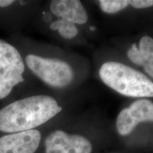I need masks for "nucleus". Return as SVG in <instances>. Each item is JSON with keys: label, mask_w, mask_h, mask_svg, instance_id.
Listing matches in <instances>:
<instances>
[{"label": "nucleus", "mask_w": 153, "mask_h": 153, "mask_svg": "<svg viewBox=\"0 0 153 153\" xmlns=\"http://www.w3.org/2000/svg\"><path fill=\"white\" fill-rule=\"evenodd\" d=\"M52 97L35 95L19 99L0 109V131L14 133L33 130L61 112Z\"/></svg>", "instance_id": "1"}, {"label": "nucleus", "mask_w": 153, "mask_h": 153, "mask_svg": "<svg viewBox=\"0 0 153 153\" xmlns=\"http://www.w3.org/2000/svg\"><path fill=\"white\" fill-rule=\"evenodd\" d=\"M138 48L147 62L153 63V38L145 36L139 42Z\"/></svg>", "instance_id": "11"}, {"label": "nucleus", "mask_w": 153, "mask_h": 153, "mask_svg": "<svg viewBox=\"0 0 153 153\" xmlns=\"http://www.w3.org/2000/svg\"><path fill=\"white\" fill-rule=\"evenodd\" d=\"M45 153H91L92 145L80 135H69L57 130L48 135L44 142Z\"/></svg>", "instance_id": "6"}, {"label": "nucleus", "mask_w": 153, "mask_h": 153, "mask_svg": "<svg viewBox=\"0 0 153 153\" xmlns=\"http://www.w3.org/2000/svg\"><path fill=\"white\" fill-rule=\"evenodd\" d=\"M25 64L14 46L0 39V100L10 94L14 87L24 81Z\"/></svg>", "instance_id": "4"}, {"label": "nucleus", "mask_w": 153, "mask_h": 153, "mask_svg": "<svg viewBox=\"0 0 153 153\" xmlns=\"http://www.w3.org/2000/svg\"><path fill=\"white\" fill-rule=\"evenodd\" d=\"M50 28L53 30H57L59 34L65 39H72L79 33L75 24L61 19H57L51 23Z\"/></svg>", "instance_id": "9"}, {"label": "nucleus", "mask_w": 153, "mask_h": 153, "mask_svg": "<svg viewBox=\"0 0 153 153\" xmlns=\"http://www.w3.org/2000/svg\"><path fill=\"white\" fill-rule=\"evenodd\" d=\"M25 61L30 71L51 87H65L74 79L71 66L63 60L29 54Z\"/></svg>", "instance_id": "3"}, {"label": "nucleus", "mask_w": 153, "mask_h": 153, "mask_svg": "<svg viewBox=\"0 0 153 153\" xmlns=\"http://www.w3.org/2000/svg\"><path fill=\"white\" fill-rule=\"evenodd\" d=\"M130 5L135 9H145L153 7V0H132Z\"/></svg>", "instance_id": "13"}, {"label": "nucleus", "mask_w": 153, "mask_h": 153, "mask_svg": "<svg viewBox=\"0 0 153 153\" xmlns=\"http://www.w3.org/2000/svg\"><path fill=\"white\" fill-rule=\"evenodd\" d=\"M41 140L36 129L7 134L0 137V153H35Z\"/></svg>", "instance_id": "7"}, {"label": "nucleus", "mask_w": 153, "mask_h": 153, "mask_svg": "<svg viewBox=\"0 0 153 153\" xmlns=\"http://www.w3.org/2000/svg\"><path fill=\"white\" fill-rule=\"evenodd\" d=\"M143 69L145 72L150 75L151 77L153 78V63L147 62L146 64L143 66Z\"/></svg>", "instance_id": "14"}, {"label": "nucleus", "mask_w": 153, "mask_h": 153, "mask_svg": "<svg viewBox=\"0 0 153 153\" xmlns=\"http://www.w3.org/2000/svg\"><path fill=\"white\" fill-rule=\"evenodd\" d=\"M14 2L15 1H12V0H0V7H1V8L8 7L13 4Z\"/></svg>", "instance_id": "15"}, {"label": "nucleus", "mask_w": 153, "mask_h": 153, "mask_svg": "<svg viewBox=\"0 0 153 153\" xmlns=\"http://www.w3.org/2000/svg\"><path fill=\"white\" fill-rule=\"evenodd\" d=\"M142 122H153V102L148 99H138L120 111L116 119V129L119 135L126 136Z\"/></svg>", "instance_id": "5"}, {"label": "nucleus", "mask_w": 153, "mask_h": 153, "mask_svg": "<svg viewBox=\"0 0 153 153\" xmlns=\"http://www.w3.org/2000/svg\"><path fill=\"white\" fill-rule=\"evenodd\" d=\"M99 74L105 85L120 94L135 98L153 97V82L125 64L108 61L101 65Z\"/></svg>", "instance_id": "2"}, {"label": "nucleus", "mask_w": 153, "mask_h": 153, "mask_svg": "<svg viewBox=\"0 0 153 153\" xmlns=\"http://www.w3.org/2000/svg\"><path fill=\"white\" fill-rule=\"evenodd\" d=\"M51 13L58 19L74 24H85L88 14L79 0H53L50 5Z\"/></svg>", "instance_id": "8"}, {"label": "nucleus", "mask_w": 153, "mask_h": 153, "mask_svg": "<svg viewBox=\"0 0 153 153\" xmlns=\"http://www.w3.org/2000/svg\"><path fill=\"white\" fill-rule=\"evenodd\" d=\"M127 55L130 60L136 65L143 67L147 63L144 57L141 54L136 43H133L132 45L131 48L128 51Z\"/></svg>", "instance_id": "12"}, {"label": "nucleus", "mask_w": 153, "mask_h": 153, "mask_svg": "<svg viewBox=\"0 0 153 153\" xmlns=\"http://www.w3.org/2000/svg\"><path fill=\"white\" fill-rule=\"evenodd\" d=\"M99 3L101 10L108 14L119 12L130 5L128 0H100Z\"/></svg>", "instance_id": "10"}]
</instances>
